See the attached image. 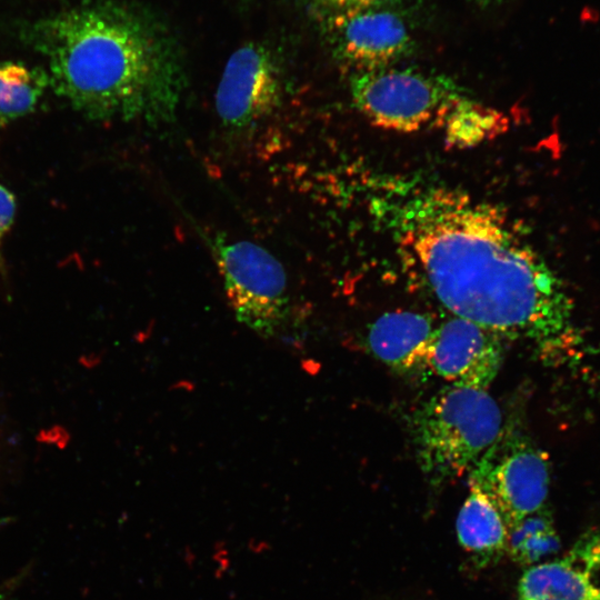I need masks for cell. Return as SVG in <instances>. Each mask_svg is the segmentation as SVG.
Wrapping results in <instances>:
<instances>
[{
    "label": "cell",
    "mask_w": 600,
    "mask_h": 600,
    "mask_svg": "<svg viewBox=\"0 0 600 600\" xmlns=\"http://www.w3.org/2000/svg\"><path fill=\"white\" fill-rule=\"evenodd\" d=\"M402 253L454 316L543 351L569 336L562 281L496 207L449 188H427L392 210Z\"/></svg>",
    "instance_id": "cell-1"
},
{
    "label": "cell",
    "mask_w": 600,
    "mask_h": 600,
    "mask_svg": "<svg viewBox=\"0 0 600 600\" xmlns=\"http://www.w3.org/2000/svg\"><path fill=\"white\" fill-rule=\"evenodd\" d=\"M11 582L0 586V600H8L9 593L11 592Z\"/></svg>",
    "instance_id": "cell-18"
},
{
    "label": "cell",
    "mask_w": 600,
    "mask_h": 600,
    "mask_svg": "<svg viewBox=\"0 0 600 600\" xmlns=\"http://www.w3.org/2000/svg\"><path fill=\"white\" fill-rule=\"evenodd\" d=\"M19 39L44 58L50 89L88 120L174 119L187 84L168 27L120 0H83L27 21Z\"/></svg>",
    "instance_id": "cell-2"
},
{
    "label": "cell",
    "mask_w": 600,
    "mask_h": 600,
    "mask_svg": "<svg viewBox=\"0 0 600 600\" xmlns=\"http://www.w3.org/2000/svg\"><path fill=\"white\" fill-rule=\"evenodd\" d=\"M479 4H483V6H487V4H491V3H494V2H499L500 0H472Z\"/></svg>",
    "instance_id": "cell-19"
},
{
    "label": "cell",
    "mask_w": 600,
    "mask_h": 600,
    "mask_svg": "<svg viewBox=\"0 0 600 600\" xmlns=\"http://www.w3.org/2000/svg\"><path fill=\"white\" fill-rule=\"evenodd\" d=\"M318 20L333 54L359 72L387 68L411 49L404 21L390 8L342 12Z\"/></svg>",
    "instance_id": "cell-8"
},
{
    "label": "cell",
    "mask_w": 600,
    "mask_h": 600,
    "mask_svg": "<svg viewBox=\"0 0 600 600\" xmlns=\"http://www.w3.org/2000/svg\"><path fill=\"white\" fill-rule=\"evenodd\" d=\"M17 211L14 194L2 183H0V271H3L4 260L2 246L6 236L10 231Z\"/></svg>",
    "instance_id": "cell-17"
},
{
    "label": "cell",
    "mask_w": 600,
    "mask_h": 600,
    "mask_svg": "<svg viewBox=\"0 0 600 600\" xmlns=\"http://www.w3.org/2000/svg\"><path fill=\"white\" fill-rule=\"evenodd\" d=\"M237 320L269 338L289 314L288 281L280 261L267 249L246 240L204 233Z\"/></svg>",
    "instance_id": "cell-4"
},
{
    "label": "cell",
    "mask_w": 600,
    "mask_h": 600,
    "mask_svg": "<svg viewBox=\"0 0 600 600\" xmlns=\"http://www.w3.org/2000/svg\"><path fill=\"white\" fill-rule=\"evenodd\" d=\"M459 89L443 77L409 69L359 72L351 81L356 108L374 127L414 132L437 120Z\"/></svg>",
    "instance_id": "cell-5"
},
{
    "label": "cell",
    "mask_w": 600,
    "mask_h": 600,
    "mask_svg": "<svg viewBox=\"0 0 600 600\" xmlns=\"http://www.w3.org/2000/svg\"><path fill=\"white\" fill-rule=\"evenodd\" d=\"M502 428L501 410L488 390L451 384L416 414L420 467L433 480L458 477L477 463Z\"/></svg>",
    "instance_id": "cell-3"
},
{
    "label": "cell",
    "mask_w": 600,
    "mask_h": 600,
    "mask_svg": "<svg viewBox=\"0 0 600 600\" xmlns=\"http://www.w3.org/2000/svg\"><path fill=\"white\" fill-rule=\"evenodd\" d=\"M456 528L461 546L478 556H492L507 548L509 529L502 514L474 484L459 511Z\"/></svg>",
    "instance_id": "cell-13"
},
{
    "label": "cell",
    "mask_w": 600,
    "mask_h": 600,
    "mask_svg": "<svg viewBox=\"0 0 600 600\" xmlns=\"http://www.w3.org/2000/svg\"><path fill=\"white\" fill-rule=\"evenodd\" d=\"M317 19L328 16L374 8H390L400 0H301Z\"/></svg>",
    "instance_id": "cell-16"
},
{
    "label": "cell",
    "mask_w": 600,
    "mask_h": 600,
    "mask_svg": "<svg viewBox=\"0 0 600 600\" xmlns=\"http://www.w3.org/2000/svg\"><path fill=\"white\" fill-rule=\"evenodd\" d=\"M50 89L47 70L13 60H0V127L36 111Z\"/></svg>",
    "instance_id": "cell-14"
},
{
    "label": "cell",
    "mask_w": 600,
    "mask_h": 600,
    "mask_svg": "<svg viewBox=\"0 0 600 600\" xmlns=\"http://www.w3.org/2000/svg\"><path fill=\"white\" fill-rule=\"evenodd\" d=\"M436 126L442 129L448 147L462 149L498 137L507 129V118L459 90L441 111Z\"/></svg>",
    "instance_id": "cell-12"
},
{
    "label": "cell",
    "mask_w": 600,
    "mask_h": 600,
    "mask_svg": "<svg viewBox=\"0 0 600 600\" xmlns=\"http://www.w3.org/2000/svg\"><path fill=\"white\" fill-rule=\"evenodd\" d=\"M9 519H0V530L8 523Z\"/></svg>",
    "instance_id": "cell-20"
},
{
    "label": "cell",
    "mask_w": 600,
    "mask_h": 600,
    "mask_svg": "<svg viewBox=\"0 0 600 600\" xmlns=\"http://www.w3.org/2000/svg\"><path fill=\"white\" fill-rule=\"evenodd\" d=\"M283 97L281 64L272 50L248 42L228 59L216 91V111L223 127L240 131L269 117Z\"/></svg>",
    "instance_id": "cell-7"
},
{
    "label": "cell",
    "mask_w": 600,
    "mask_h": 600,
    "mask_svg": "<svg viewBox=\"0 0 600 600\" xmlns=\"http://www.w3.org/2000/svg\"><path fill=\"white\" fill-rule=\"evenodd\" d=\"M434 329L429 316L412 311L387 312L370 326L367 344L388 367L408 372L427 364Z\"/></svg>",
    "instance_id": "cell-11"
},
{
    "label": "cell",
    "mask_w": 600,
    "mask_h": 600,
    "mask_svg": "<svg viewBox=\"0 0 600 600\" xmlns=\"http://www.w3.org/2000/svg\"><path fill=\"white\" fill-rule=\"evenodd\" d=\"M549 482L547 454L528 437L504 428L471 468V484L490 498L508 529L543 508Z\"/></svg>",
    "instance_id": "cell-6"
},
{
    "label": "cell",
    "mask_w": 600,
    "mask_h": 600,
    "mask_svg": "<svg viewBox=\"0 0 600 600\" xmlns=\"http://www.w3.org/2000/svg\"><path fill=\"white\" fill-rule=\"evenodd\" d=\"M519 600H600V532L581 534L560 559L528 568Z\"/></svg>",
    "instance_id": "cell-10"
},
{
    "label": "cell",
    "mask_w": 600,
    "mask_h": 600,
    "mask_svg": "<svg viewBox=\"0 0 600 600\" xmlns=\"http://www.w3.org/2000/svg\"><path fill=\"white\" fill-rule=\"evenodd\" d=\"M502 362L500 336L461 317L436 327L427 366L451 384L488 390Z\"/></svg>",
    "instance_id": "cell-9"
},
{
    "label": "cell",
    "mask_w": 600,
    "mask_h": 600,
    "mask_svg": "<svg viewBox=\"0 0 600 600\" xmlns=\"http://www.w3.org/2000/svg\"><path fill=\"white\" fill-rule=\"evenodd\" d=\"M560 548L551 514L539 510L509 529L506 551L521 564H536Z\"/></svg>",
    "instance_id": "cell-15"
}]
</instances>
